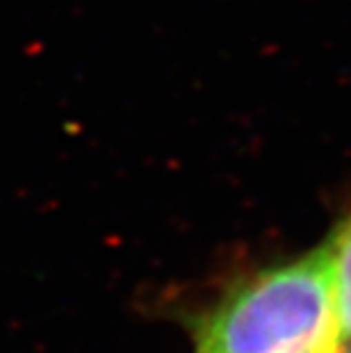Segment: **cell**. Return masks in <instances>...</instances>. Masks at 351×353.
I'll list each match as a JSON object with an SVG mask.
<instances>
[{"label": "cell", "instance_id": "277c9868", "mask_svg": "<svg viewBox=\"0 0 351 353\" xmlns=\"http://www.w3.org/2000/svg\"><path fill=\"white\" fill-rule=\"evenodd\" d=\"M349 353H351V351H349Z\"/></svg>", "mask_w": 351, "mask_h": 353}, {"label": "cell", "instance_id": "3957f363", "mask_svg": "<svg viewBox=\"0 0 351 353\" xmlns=\"http://www.w3.org/2000/svg\"><path fill=\"white\" fill-rule=\"evenodd\" d=\"M305 353H308V351H305Z\"/></svg>", "mask_w": 351, "mask_h": 353}, {"label": "cell", "instance_id": "7a4b0ae2", "mask_svg": "<svg viewBox=\"0 0 351 353\" xmlns=\"http://www.w3.org/2000/svg\"><path fill=\"white\" fill-rule=\"evenodd\" d=\"M335 262V307L342 340L351 342V214L331 237Z\"/></svg>", "mask_w": 351, "mask_h": 353}, {"label": "cell", "instance_id": "6da1fadb", "mask_svg": "<svg viewBox=\"0 0 351 353\" xmlns=\"http://www.w3.org/2000/svg\"><path fill=\"white\" fill-rule=\"evenodd\" d=\"M345 351L335 307L333 244L267 269L199 324L194 353H315Z\"/></svg>", "mask_w": 351, "mask_h": 353}]
</instances>
